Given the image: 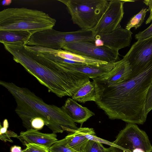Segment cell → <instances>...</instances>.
Here are the masks:
<instances>
[{
    "label": "cell",
    "mask_w": 152,
    "mask_h": 152,
    "mask_svg": "<svg viewBox=\"0 0 152 152\" xmlns=\"http://www.w3.org/2000/svg\"><path fill=\"white\" fill-rule=\"evenodd\" d=\"M152 36V23L146 29L139 32L135 35V37L137 40L146 39Z\"/></svg>",
    "instance_id": "484cf974"
},
{
    "label": "cell",
    "mask_w": 152,
    "mask_h": 152,
    "mask_svg": "<svg viewBox=\"0 0 152 152\" xmlns=\"http://www.w3.org/2000/svg\"><path fill=\"white\" fill-rule=\"evenodd\" d=\"M9 126L8 121L5 119L3 122V126L0 124V139L5 142L8 141L13 142L11 137L17 138L18 134L14 132L7 130Z\"/></svg>",
    "instance_id": "44dd1931"
},
{
    "label": "cell",
    "mask_w": 152,
    "mask_h": 152,
    "mask_svg": "<svg viewBox=\"0 0 152 152\" xmlns=\"http://www.w3.org/2000/svg\"><path fill=\"white\" fill-rule=\"evenodd\" d=\"M83 152H110V151L109 148H105L102 143L89 140Z\"/></svg>",
    "instance_id": "603a6c76"
},
{
    "label": "cell",
    "mask_w": 152,
    "mask_h": 152,
    "mask_svg": "<svg viewBox=\"0 0 152 152\" xmlns=\"http://www.w3.org/2000/svg\"><path fill=\"white\" fill-rule=\"evenodd\" d=\"M143 3L148 7V11H150V14L145 22L146 24H149L152 20V0H144Z\"/></svg>",
    "instance_id": "83f0119b"
},
{
    "label": "cell",
    "mask_w": 152,
    "mask_h": 152,
    "mask_svg": "<svg viewBox=\"0 0 152 152\" xmlns=\"http://www.w3.org/2000/svg\"><path fill=\"white\" fill-rule=\"evenodd\" d=\"M17 138L25 146L29 143H34L45 146L49 148L58 140L56 134L43 133L33 129L21 132Z\"/></svg>",
    "instance_id": "5bb4252c"
},
{
    "label": "cell",
    "mask_w": 152,
    "mask_h": 152,
    "mask_svg": "<svg viewBox=\"0 0 152 152\" xmlns=\"http://www.w3.org/2000/svg\"><path fill=\"white\" fill-rule=\"evenodd\" d=\"M66 6L71 20L81 29L91 30L99 20L108 4L107 0H58Z\"/></svg>",
    "instance_id": "5b68a950"
},
{
    "label": "cell",
    "mask_w": 152,
    "mask_h": 152,
    "mask_svg": "<svg viewBox=\"0 0 152 152\" xmlns=\"http://www.w3.org/2000/svg\"><path fill=\"white\" fill-rule=\"evenodd\" d=\"M4 48L12 55L15 62L22 65L49 92L59 97H72L80 87L90 80L84 74L64 70L61 63L46 58L27 45L7 44Z\"/></svg>",
    "instance_id": "7a4b0ae2"
},
{
    "label": "cell",
    "mask_w": 152,
    "mask_h": 152,
    "mask_svg": "<svg viewBox=\"0 0 152 152\" xmlns=\"http://www.w3.org/2000/svg\"><path fill=\"white\" fill-rule=\"evenodd\" d=\"M26 148L23 152H49L46 146L34 143H29L25 145Z\"/></svg>",
    "instance_id": "cb8c5ba5"
},
{
    "label": "cell",
    "mask_w": 152,
    "mask_h": 152,
    "mask_svg": "<svg viewBox=\"0 0 152 152\" xmlns=\"http://www.w3.org/2000/svg\"><path fill=\"white\" fill-rule=\"evenodd\" d=\"M10 152H23V150L21 149V147L14 145L11 147Z\"/></svg>",
    "instance_id": "f1b7e54d"
},
{
    "label": "cell",
    "mask_w": 152,
    "mask_h": 152,
    "mask_svg": "<svg viewBox=\"0 0 152 152\" xmlns=\"http://www.w3.org/2000/svg\"><path fill=\"white\" fill-rule=\"evenodd\" d=\"M132 68L130 78L139 75L152 64V36L137 40L123 56Z\"/></svg>",
    "instance_id": "ba28073f"
},
{
    "label": "cell",
    "mask_w": 152,
    "mask_h": 152,
    "mask_svg": "<svg viewBox=\"0 0 152 152\" xmlns=\"http://www.w3.org/2000/svg\"><path fill=\"white\" fill-rule=\"evenodd\" d=\"M61 108L74 122L80 124V127L84 122L95 115L94 113L72 98H68Z\"/></svg>",
    "instance_id": "9a60e30c"
},
{
    "label": "cell",
    "mask_w": 152,
    "mask_h": 152,
    "mask_svg": "<svg viewBox=\"0 0 152 152\" xmlns=\"http://www.w3.org/2000/svg\"><path fill=\"white\" fill-rule=\"evenodd\" d=\"M62 49L107 63L118 61V51L107 47L97 46L94 41H84L68 43Z\"/></svg>",
    "instance_id": "9c48e42d"
},
{
    "label": "cell",
    "mask_w": 152,
    "mask_h": 152,
    "mask_svg": "<svg viewBox=\"0 0 152 152\" xmlns=\"http://www.w3.org/2000/svg\"><path fill=\"white\" fill-rule=\"evenodd\" d=\"M117 62L104 64L97 66L85 64H69L62 63L64 70L79 72L84 74L89 78H94L107 74L115 66Z\"/></svg>",
    "instance_id": "4fadbf2b"
},
{
    "label": "cell",
    "mask_w": 152,
    "mask_h": 152,
    "mask_svg": "<svg viewBox=\"0 0 152 152\" xmlns=\"http://www.w3.org/2000/svg\"><path fill=\"white\" fill-rule=\"evenodd\" d=\"M47 49L50 52L60 57L83 64L99 66L108 63L62 49L55 50L48 48Z\"/></svg>",
    "instance_id": "ac0fdd59"
},
{
    "label": "cell",
    "mask_w": 152,
    "mask_h": 152,
    "mask_svg": "<svg viewBox=\"0 0 152 152\" xmlns=\"http://www.w3.org/2000/svg\"><path fill=\"white\" fill-rule=\"evenodd\" d=\"M132 68L129 61L124 58L117 62L115 67L106 74L92 79L107 84H117L130 79Z\"/></svg>",
    "instance_id": "7c38bea8"
},
{
    "label": "cell",
    "mask_w": 152,
    "mask_h": 152,
    "mask_svg": "<svg viewBox=\"0 0 152 152\" xmlns=\"http://www.w3.org/2000/svg\"><path fill=\"white\" fill-rule=\"evenodd\" d=\"M146 8L142 9L139 13L132 17L127 23L125 28L128 30L134 27L135 29L140 27L143 22L146 12Z\"/></svg>",
    "instance_id": "ffe728a7"
},
{
    "label": "cell",
    "mask_w": 152,
    "mask_h": 152,
    "mask_svg": "<svg viewBox=\"0 0 152 152\" xmlns=\"http://www.w3.org/2000/svg\"><path fill=\"white\" fill-rule=\"evenodd\" d=\"M132 34L130 30L120 25L110 33L96 36L94 43L97 46H104L118 52L120 49L129 46Z\"/></svg>",
    "instance_id": "8fae6325"
},
{
    "label": "cell",
    "mask_w": 152,
    "mask_h": 152,
    "mask_svg": "<svg viewBox=\"0 0 152 152\" xmlns=\"http://www.w3.org/2000/svg\"><path fill=\"white\" fill-rule=\"evenodd\" d=\"M32 34L30 32L21 30L0 31V42L4 44L19 45H27Z\"/></svg>",
    "instance_id": "e0dca14e"
},
{
    "label": "cell",
    "mask_w": 152,
    "mask_h": 152,
    "mask_svg": "<svg viewBox=\"0 0 152 152\" xmlns=\"http://www.w3.org/2000/svg\"><path fill=\"white\" fill-rule=\"evenodd\" d=\"M0 84L14 97L17 104L15 112L27 130L31 129L30 122L36 118H42L45 125L55 134L62 133L68 128H77L61 107L46 103L28 88L13 83L1 80Z\"/></svg>",
    "instance_id": "3957f363"
},
{
    "label": "cell",
    "mask_w": 152,
    "mask_h": 152,
    "mask_svg": "<svg viewBox=\"0 0 152 152\" xmlns=\"http://www.w3.org/2000/svg\"><path fill=\"white\" fill-rule=\"evenodd\" d=\"M93 129L82 127L75 129L68 128L66 131L70 133L65 137L67 146L77 151L83 152L89 141L86 134Z\"/></svg>",
    "instance_id": "2e32d148"
},
{
    "label": "cell",
    "mask_w": 152,
    "mask_h": 152,
    "mask_svg": "<svg viewBox=\"0 0 152 152\" xmlns=\"http://www.w3.org/2000/svg\"><path fill=\"white\" fill-rule=\"evenodd\" d=\"M95 102L111 119L129 124H143L146 96L152 82V64L137 75L117 84L93 80Z\"/></svg>",
    "instance_id": "6da1fadb"
},
{
    "label": "cell",
    "mask_w": 152,
    "mask_h": 152,
    "mask_svg": "<svg viewBox=\"0 0 152 152\" xmlns=\"http://www.w3.org/2000/svg\"><path fill=\"white\" fill-rule=\"evenodd\" d=\"M133 0H111L96 26L91 29L94 37L110 33L120 26L124 14V4Z\"/></svg>",
    "instance_id": "30bf717a"
},
{
    "label": "cell",
    "mask_w": 152,
    "mask_h": 152,
    "mask_svg": "<svg viewBox=\"0 0 152 152\" xmlns=\"http://www.w3.org/2000/svg\"><path fill=\"white\" fill-rule=\"evenodd\" d=\"M72 98L76 101L85 103L90 101L95 102L96 92L94 83L90 80L80 87L73 95Z\"/></svg>",
    "instance_id": "d6986e66"
},
{
    "label": "cell",
    "mask_w": 152,
    "mask_h": 152,
    "mask_svg": "<svg viewBox=\"0 0 152 152\" xmlns=\"http://www.w3.org/2000/svg\"><path fill=\"white\" fill-rule=\"evenodd\" d=\"M132 152H145L142 149L140 148H137L134 150Z\"/></svg>",
    "instance_id": "4dcf8cb0"
},
{
    "label": "cell",
    "mask_w": 152,
    "mask_h": 152,
    "mask_svg": "<svg viewBox=\"0 0 152 152\" xmlns=\"http://www.w3.org/2000/svg\"><path fill=\"white\" fill-rule=\"evenodd\" d=\"M49 149V152H78L67 146L65 138L57 141Z\"/></svg>",
    "instance_id": "7402d4cb"
},
{
    "label": "cell",
    "mask_w": 152,
    "mask_h": 152,
    "mask_svg": "<svg viewBox=\"0 0 152 152\" xmlns=\"http://www.w3.org/2000/svg\"><path fill=\"white\" fill-rule=\"evenodd\" d=\"M11 2V0H3L2 1L1 3L2 5L6 6L10 4Z\"/></svg>",
    "instance_id": "f546056e"
},
{
    "label": "cell",
    "mask_w": 152,
    "mask_h": 152,
    "mask_svg": "<svg viewBox=\"0 0 152 152\" xmlns=\"http://www.w3.org/2000/svg\"><path fill=\"white\" fill-rule=\"evenodd\" d=\"M113 142L117 146H110V152H132L137 148L145 152L152 151V145L148 135L136 124H128Z\"/></svg>",
    "instance_id": "52a82bcc"
},
{
    "label": "cell",
    "mask_w": 152,
    "mask_h": 152,
    "mask_svg": "<svg viewBox=\"0 0 152 152\" xmlns=\"http://www.w3.org/2000/svg\"><path fill=\"white\" fill-rule=\"evenodd\" d=\"M86 38V33L83 30L62 32L52 28L33 34L27 45L58 50L62 49L68 43L85 41Z\"/></svg>",
    "instance_id": "8992f818"
},
{
    "label": "cell",
    "mask_w": 152,
    "mask_h": 152,
    "mask_svg": "<svg viewBox=\"0 0 152 152\" xmlns=\"http://www.w3.org/2000/svg\"><path fill=\"white\" fill-rule=\"evenodd\" d=\"M31 129L39 130L42 129L45 123L44 121L41 118H36L32 119L30 122Z\"/></svg>",
    "instance_id": "4316f807"
},
{
    "label": "cell",
    "mask_w": 152,
    "mask_h": 152,
    "mask_svg": "<svg viewBox=\"0 0 152 152\" xmlns=\"http://www.w3.org/2000/svg\"><path fill=\"white\" fill-rule=\"evenodd\" d=\"M56 22L48 14L37 10L10 8L0 12V31H24L33 34L53 28Z\"/></svg>",
    "instance_id": "277c9868"
},
{
    "label": "cell",
    "mask_w": 152,
    "mask_h": 152,
    "mask_svg": "<svg viewBox=\"0 0 152 152\" xmlns=\"http://www.w3.org/2000/svg\"><path fill=\"white\" fill-rule=\"evenodd\" d=\"M152 110V82L147 92L144 116L146 119L148 113Z\"/></svg>",
    "instance_id": "d4e9b609"
}]
</instances>
